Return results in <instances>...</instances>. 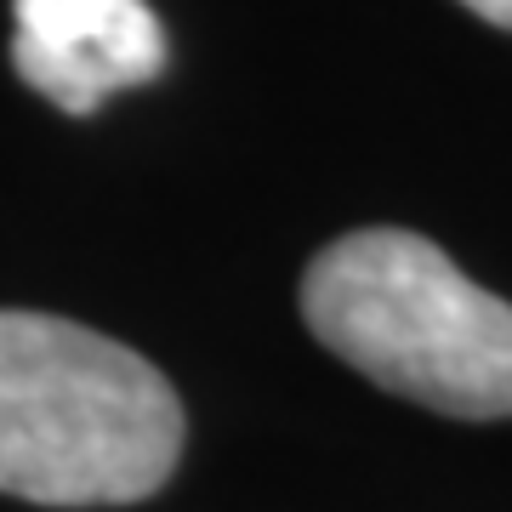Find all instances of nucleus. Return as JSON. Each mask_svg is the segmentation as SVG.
Here are the masks:
<instances>
[{"label": "nucleus", "instance_id": "7ed1b4c3", "mask_svg": "<svg viewBox=\"0 0 512 512\" xmlns=\"http://www.w3.org/2000/svg\"><path fill=\"white\" fill-rule=\"evenodd\" d=\"M12 69L63 114H92L165 69V29L148 0H12Z\"/></svg>", "mask_w": 512, "mask_h": 512}, {"label": "nucleus", "instance_id": "f257e3e1", "mask_svg": "<svg viewBox=\"0 0 512 512\" xmlns=\"http://www.w3.org/2000/svg\"><path fill=\"white\" fill-rule=\"evenodd\" d=\"M183 456V399L143 353L57 313L0 308V490L126 507Z\"/></svg>", "mask_w": 512, "mask_h": 512}, {"label": "nucleus", "instance_id": "20e7f679", "mask_svg": "<svg viewBox=\"0 0 512 512\" xmlns=\"http://www.w3.org/2000/svg\"><path fill=\"white\" fill-rule=\"evenodd\" d=\"M467 12H478L484 23H495V29H512V0H461Z\"/></svg>", "mask_w": 512, "mask_h": 512}, {"label": "nucleus", "instance_id": "f03ea898", "mask_svg": "<svg viewBox=\"0 0 512 512\" xmlns=\"http://www.w3.org/2000/svg\"><path fill=\"white\" fill-rule=\"evenodd\" d=\"M302 319L342 365L439 416H512V302L410 228H353L302 274Z\"/></svg>", "mask_w": 512, "mask_h": 512}]
</instances>
